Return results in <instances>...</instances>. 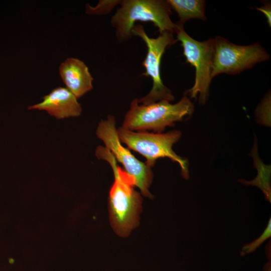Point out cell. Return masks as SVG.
Returning <instances> with one entry per match:
<instances>
[{"label": "cell", "mask_w": 271, "mask_h": 271, "mask_svg": "<svg viewBox=\"0 0 271 271\" xmlns=\"http://www.w3.org/2000/svg\"><path fill=\"white\" fill-rule=\"evenodd\" d=\"M95 155L107 161L114 176L109 196L110 218L115 232L120 236H127L139 224L142 198L133 189V179L118 167L116 160L105 147L97 148Z\"/></svg>", "instance_id": "6da1fadb"}, {"label": "cell", "mask_w": 271, "mask_h": 271, "mask_svg": "<svg viewBox=\"0 0 271 271\" xmlns=\"http://www.w3.org/2000/svg\"><path fill=\"white\" fill-rule=\"evenodd\" d=\"M120 5L110 21L118 42L132 37L131 30L138 21L153 23L160 34L175 33L176 24L171 19L172 9L167 1L124 0Z\"/></svg>", "instance_id": "7a4b0ae2"}, {"label": "cell", "mask_w": 271, "mask_h": 271, "mask_svg": "<svg viewBox=\"0 0 271 271\" xmlns=\"http://www.w3.org/2000/svg\"><path fill=\"white\" fill-rule=\"evenodd\" d=\"M194 106L186 95L176 104L162 100L151 104H139L134 99L126 113L122 127L129 130L143 131L152 130L161 133L168 126H173L176 121H182L191 116Z\"/></svg>", "instance_id": "3957f363"}, {"label": "cell", "mask_w": 271, "mask_h": 271, "mask_svg": "<svg viewBox=\"0 0 271 271\" xmlns=\"http://www.w3.org/2000/svg\"><path fill=\"white\" fill-rule=\"evenodd\" d=\"M117 131L120 142L145 157L146 164L150 168H152L159 158L167 157L179 164L185 179L189 178L188 161L178 156L172 149L173 145L181 137L180 131L153 133L133 131L122 127L117 129Z\"/></svg>", "instance_id": "277c9868"}, {"label": "cell", "mask_w": 271, "mask_h": 271, "mask_svg": "<svg viewBox=\"0 0 271 271\" xmlns=\"http://www.w3.org/2000/svg\"><path fill=\"white\" fill-rule=\"evenodd\" d=\"M131 34L132 36L140 37L146 45L147 52L142 63L146 71L142 75L150 77L152 81L151 90L145 96L138 99L139 103L147 105L162 100H173L174 97L171 91L164 84L161 75L162 56L167 47L177 41L173 34L165 32L160 34L157 38H151L142 25H134Z\"/></svg>", "instance_id": "5b68a950"}, {"label": "cell", "mask_w": 271, "mask_h": 271, "mask_svg": "<svg viewBox=\"0 0 271 271\" xmlns=\"http://www.w3.org/2000/svg\"><path fill=\"white\" fill-rule=\"evenodd\" d=\"M176 24L177 40L181 43L187 62L195 68V79L193 87L187 92L191 97L199 94V102L205 103L208 95L212 77L211 69L214 53V39L199 42L191 37L184 30L183 25Z\"/></svg>", "instance_id": "8992f818"}, {"label": "cell", "mask_w": 271, "mask_h": 271, "mask_svg": "<svg viewBox=\"0 0 271 271\" xmlns=\"http://www.w3.org/2000/svg\"><path fill=\"white\" fill-rule=\"evenodd\" d=\"M214 41L212 78L220 73L238 74L269 59L268 54L258 43L238 45L220 36L216 37Z\"/></svg>", "instance_id": "52a82bcc"}, {"label": "cell", "mask_w": 271, "mask_h": 271, "mask_svg": "<svg viewBox=\"0 0 271 271\" xmlns=\"http://www.w3.org/2000/svg\"><path fill=\"white\" fill-rule=\"evenodd\" d=\"M96 133L115 160L123 165L125 172L133 179L134 185L140 189L143 195L152 198V195L149 190L153 178L151 168L146 163L138 160L122 145L118 136L115 118L108 115L106 119H102Z\"/></svg>", "instance_id": "ba28073f"}, {"label": "cell", "mask_w": 271, "mask_h": 271, "mask_svg": "<svg viewBox=\"0 0 271 271\" xmlns=\"http://www.w3.org/2000/svg\"><path fill=\"white\" fill-rule=\"evenodd\" d=\"M28 109L45 110L58 119L78 116L82 111L77 98L67 88L62 87L53 89L43 97L42 102Z\"/></svg>", "instance_id": "9c48e42d"}, {"label": "cell", "mask_w": 271, "mask_h": 271, "mask_svg": "<svg viewBox=\"0 0 271 271\" xmlns=\"http://www.w3.org/2000/svg\"><path fill=\"white\" fill-rule=\"evenodd\" d=\"M60 75L66 88L78 99L93 89V78L84 62L68 58L59 67Z\"/></svg>", "instance_id": "30bf717a"}, {"label": "cell", "mask_w": 271, "mask_h": 271, "mask_svg": "<svg viewBox=\"0 0 271 271\" xmlns=\"http://www.w3.org/2000/svg\"><path fill=\"white\" fill-rule=\"evenodd\" d=\"M172 10H174L179 18L177 22L184 25L193 19L206 20L204 1L202 0H168Z\"/></svg>", "instance_id": "8fae6325"}, {"label": "cell", "mask_w": 271, "mask_h": 271, "mask_svg": "<svg viewBox=\"0 0 271 271\" xmlns=\"http://www.w3.org/2000/svg\"><path fill=\"white\" fill-rule=\"evenodd\" d=\"M119 0H100L95 6H91L89 4L86 6L85 13L91 15H103L109 13L117 5L120 4Z\"/></svg>", "instance_id": "7c38bea8"}, {"label": "cell", "mask_w": 271, "mask_h": 271, "mask_svg": "<svg viewBox=\"0 0 271 271\" xmlns=\"http://www.w3.org/2000/svg\"><path fill=\"white\" fill-rule=\"evenodd\" d=\"M271 236V218L268 222L267 226L261 235L254 241L244 245L240 252V255L244 256L254 251L264 241Z\"/></svg>", "instance_id": "4fadbf2b"}, {"label": "cell", "mask_w": 271, "mask_h": 271, "mask_svg": "<svg viewBox=\"0 0 271 271\" xmlns=\"http://www.w3.org/2000/svg\"><path fill=\"white\" fill-rule=\"evenodd\" d=\"M257 11L261 12L264 14L266 18L267 22L269 26H271V7L268 3H266L264 5L259 8H255Z\"/></svg>", "instance_id": "5bb4252c"}]
</instances>
